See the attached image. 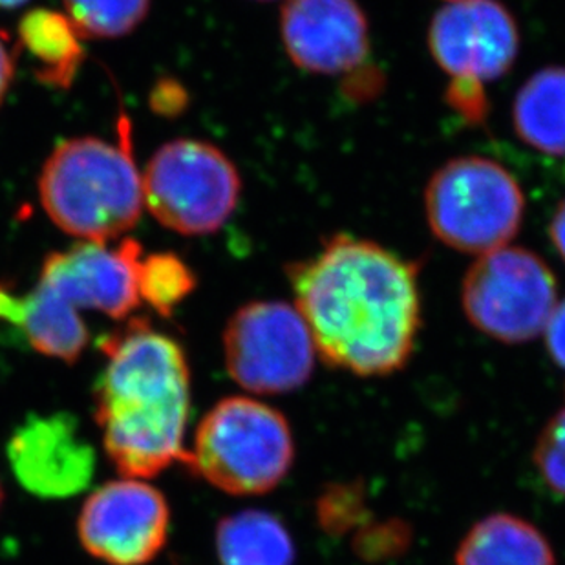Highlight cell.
<instances>
[{"label":"cell","mask_w":565,"mask_h":565,"mask_svg":"<svg viewBox=\"0 0 565 565\" xmlns=\"http://www.w3.org/2000/svg\"><path fill=\"white\" fill-rule=\"evenodd\" d=\"M171 509L156 487L125 478L99 487L83 505L77 533L88 555L108 565H145L169 539Z\"/></svg>","instance_id":"obj_10"},{"label":"cell","mask_w":565,"mask_h":565,"mask_svg":"<svg viewBox=\"0 0 565 565\" xmlns=\"http://www.w3.org/2000/svg\"><path fill=\"white\" fill-rule=\"evenodd\" d=\"M216 553L222 565H294L295 542L280 518L271 512H236L216 527Z\"/></svg>","instance_id":"obj_17"},{"label":"cell","mask_w":565,"mask_h":565,"mask_svg":"<svg viewBox=\"0 0 565 565\" xmlns=\"http://www.w3.org/2000/svg\"><path fill=\"white\" fill-rule=\"evenodd\" d=\"M369 516L361 486H331L319 500V522L331 534L363 525Z\"/></svg>","instance_id":"obj_22"},{"label":"cell","mask_w":565,"mask_h":565,"mask_svg":"<svg viewBox=\"0 0 565 565\" xmlns=\"http://www.w3.org/2000/svg\"><path fill=\"white\" fill-rule=\"evenodd\" d=\"M141 246L132 238L121 242L118 249L85 242L68 252L46 256L39 282L54 289L74 308L102 311L124 320L141 302Z\"/></svg>","instance_id":"obj_13"},{"label":"cell","mask_w":565,"mask_h":565,"mask_svg":"<svg viewBox=\"0 0 565 565\" xmlns=\"http://www.w3.org/2000/svg\"><path fill=\"white\" fill-rule=\"evenodd\" d=\"M8 459L19 483L49 500L85 491L96 470V450L70 414L28 417L8 443Z\"/></svg>","instance_id":"obj_12"},{"label":"cell","mask_w":565,"mask_h":565,"mask_svg":"<svg viewBox=\"0 0 565 565\" xmlns=\"http://www.w3.org/2000/svg\"><path fill=\"white\" fill-rule=\"evenodd\" d=\"M408 540L411 536H408V527L405 523H381L377 527L366 529L364 533H359L355 550L364 558L381 561V558L405 551Z\"/></svg>","instance_id":"obj_23"},{"label":"cell","mask_w":565,"mask_h":565,"mask_svg":"<svg viewBox=\"0 0 565 565\" xmlns=\"http://www.w3.org/2000/svg\"><path fill=\"white\" fill-rule=\"evenodd\" d=\"M425 213L445 246L483 255L509 246L525 213L516 178L483 156L454 158L439 167L425 189Z\"/></svg>","instance_id":"obj_5"},{"label":"cell","mask_w":565,"mask_h":565,"mask_svg":"<svg viewBox=\"0 0 565 565\" xmlns=\"http://www.w3.org/2000/svg\"><path fill=\"white\" fill-rule=\"evenodd\" d=\"M2 500H4V491H2V486H0V507H2Z\"/></svg>","instance_id":"obj_29"},{"label":"cell","mask_w":565,"mask_h":565,"mask_svg":"<svg viewBox=\"0 0 565 565\" xmlns=\"http://www.w3.org/2000/svg\"><path fill=\"white\" fill-rule=\"evenodd\" d=\"M262 2H267V0H262Z\"/></svg>","instance_id":"obj_30"},{"label":"cell","mask_w":565,"mask_h":565,"mask_svg":"<svg viewBox=\"0 0 565 565\" xmlns=\"http://www.w3.org/2000/svg\"><path fill=\"white\" fill-rule=\"evenodd\" d=\"M533 459L545 486L565 498V408L556 412L540 433Z\"/></svg>","instance_id":"obj_21"},{"label":"cell","mask_w":565,"mask_h":565,"mask_svg":"<svg viewBox=\"0 0 565 565\" xmlns=\"http://www.w3.org/2000/svg\"><path fill=\"white\" fill-rule=\"evenodd\" d=\"M19 38L39 63V79L61 88L72 85L83 61V46L68 17L52 10L30 11L19 24Z\"/></svg>","instance_id":"obj_18"},{"label":"cell","mask_w":565,"mask_h":565,"mask_svg":"<svg viewBox=\"0 0 565 565\" xmlns=\"http://www.w3.org/2000/svg\"><path fill=\"white\" fill-rule=\"evenodd\" d=\"M428 49L448 75L447 103L470 125L487 118L486 85L514 66L520 30L500 0H448L428 26Z\"/></svg>","instance_id":"obj_6"},{"label":"cell","mask_w":565,"mask_h":565,"mask_svg":"<svg viewBox=\"0 0 565 565\" xmlns=\"http://www.w3.org/2000/svg\"><path fill=\"white\" fill-rule=\"evenodd\" d=\"M114 147L99 138L66 139L39 178L44 211L60 230L81 241H114L138 224L143 185L134 161L130 128Z\"/></svg>","instance_id":"obj_3"},{"label":"cell","mask_w":565,"mask_h":565,"mask_svg":"<svg viewBox=\"0 0 565 565\" xmlns=\"http://www.w3.org/2000/svg\"><path fill=\"white\" fill-rule=\"evenodd\" d=\"M518 138L542 154L565 158V66L531 75L512 103Z\"/></svg>","instance_id":"obj_16"},{"label":"cell","mask_w":565,"mask_h":565,"mask_svg":"<svg viewBox=\"0 0 565 565\" xmlns=\"http://www.w3.org/2000/svg\"><path fill=\"white\" fill-rule=\"evenodd\" d=\"M295 308L326 364L359 377L395 374L422 328L417 266L375 242L331 236L288 267Z\"/></svg>","instance_id":"obj_1"},{"label":"cell","mask_w":565,"mask_h":565,"mask_svg":"<svg viewBox=\"0 0 565 565\" xmlns=\"http://www.w3.org/2000/svg\"><path fill=\"white\" fill-rule=\"evenodd\" d=\"M456 565H555V553L533 523L497 512L470 529L459 544Z\"/></svg>","instance_id":"obj_15"},{"label":"cell","mask_w":565,"mask_h":565,"mask_svg":"<svg viewBox=\"0 0 565 565\" xmlns=\"http://www.w3.org/2000/svg\"><path fill=\"white\" fill-rule=\"evenodd\" d=\"M0 320L21 328L35 352L66 364H74L88 342L77 308L41 282L21 297L0 286Z\"/></svg>","instance_id":"obj_14"},{"label":"cell","mask_w":565,"mask_h":565,"mask_svg":"<svg viewBox=\"0 0 565 565\" xmlns=\"http://www.w3.org/2000/svg\"><path fill=\"white\" fill-rule=\"evenodd\" d=\"M315 352L302 315L282 300L242 306L225 326V369L253 394H289L305 386L313 374Z\"/></svg>","instance_id":"obj_9"},{"label":"cell","mask_w":565,"mask_h":565,"mask_svg":"<svg viewBox=\"0 0 565 565\" xmlns=\"http://www.w3.org/2000/svg\"><path fill=\"white\" fill-rule=\"evenodd\" d=\"M196 288V275L178 255L156 253L139 262V297L161 317H172Z\"/></svg>","instance_id":"obj_19"},{"label":"cell","mask_w":565,"mask_h":565,"mask_svg":"<svg viewBox=\"0 0 565 565\" xmlns=\"http://www.w3.org/2000/svg\"><path fill=\"white\" fill-rule=\"evenodd\" d=\"M28 0H0L2 8H17V6L24 4Z\"/></svg>","instance_id":"obj_28"},{"label":"cell","mask_w":565,"mask_h":565,"mask_svg":"<svg viewBox=\"0 0 565 565\" xmlns=\"http://www.w3.org/2000/svg\"><path fill=\"white\" fill-rule=\"evenodd\" d=\"M143 203L180 235H211L231 218L241 198V172L214 145L174 139L145 169Z\"/></svg>","instance_id":"obj_7"},{"label":"cell","mask_w":565,"mask_h":565,"mask_svg":"<svg viewBox=\"0 0 565 565\" xmlns=\"http://www.w3.org/2000/svg\"><path fill=\"white\" fill-rule=\"evenodd\" d=\"M550 236L562 260L565 262V198L558 203L550 225Z\"/></svg>","instance_id":"obj_26"},{"label":"cell","mask_w":565,"mask_h":565,"mask_svg":"<svg viewBox=\"0 0 565 565\" xmlns=\"http://www.w3.org/2000/svg\"><path fill=\"white\" fill-rule=\"evenodd\" d=\"M152 108L160 114H178L185 107L188 94L183 92L182 86L172 83V81H161L152 92Z\"/></svg>","instance_id":"obj_25"},{"label":"cell","mask_w":565,"mask_h":565,"mask_svg":"<svg viewBox=\"0 0 565 565\" xmlns=\"http://www.w3.org/2000/svg\"><path fill=\"white\" fill-rule=\"evenodd\" d=\"M280 38L289 61L310 74H355L370 57L369 19L358 0H286Z\"/></svg>","instance_id":"obj_11"},{"label":"cell","mask_w":565,"mask_h":565,"mask_svg":"<svg viewBox=\"0 0 565 565\" xmlns=\"http://www.w3.org/2000/svg\"><path fill=\"white\" fill-rule=\"evenodd\" d=\"M288 419L252 397H225L198 425L185 463L192 475L233 497H260L294 467Z\"/></svg>","instance_id":"obj_4"},{"label":"cell","mask_w":565,"mask_h":565,"mask_svg":"<svg viewBox=\"0 0 565 565\" xmlns=\"http://www.w3.org/2000/svg\"><path fill=\"white\" fill-rule=\"evenodd\" d=\"M556 278L542 256L525 247L483 253L465 273L461 305L481 333L522 344L544 333L558 300Z\"/></svg>","instance_id":"obj_8"},{"label":"cell","mask_w":565,"mask_h":565,"mask_svg":"<svg viewBox=\"0 0 565 565\" xmlns=\"http://www.w3.org/2000/svg\"><path fill=\"white\" fill-rule=\"evenodd\" d=\"M79 38L114 39L134 32L145 21L150 0H63Z\"/></svg>","instance_id":"obj_20"},{"label":"cell","mask_w":565,"mask_h":565,"mask_svg":"<svg viewBox=\"0 0 565 565\" xmlns=\"http://www.w3.org/2000/svg\"><path fill=\"white\" fill-rule=\"evenodd\" d=\"M11 79H13V60L10 52L6 50L4 43L0 41V105L10 90Z\"/></svg>","instance_id":"obj_27"},{"label":"cell","mask_w":565,"mask_h":565,"mask_svg":"<svg viewBox=\"0 0 565 565\" xmlns=\"http://www.w3.org/2000/svg\"><path fill=\"white\" fill-rule=\"evenodd\" d=\"M544 333L551 358L562 370H565V299L556 305Z\"/></svg>","instance_id":"obj_24"},{"label":"cell","mask_w":565,"mask_h":565,"mask_svg":"<svg viewBox=\"0 0 565 565\" xmlns=\"http://www.w3.org/2000/svg\"><path fill=\"white\" fill-rule=\"evenodd\" d=\"M102 350L107 366L94 390V419L116 469L139 480L185 463L191 370L183 348L147 320L132 319L105 337Z\"/></svg>","instance_id":"obj_2"}]
</instances>
